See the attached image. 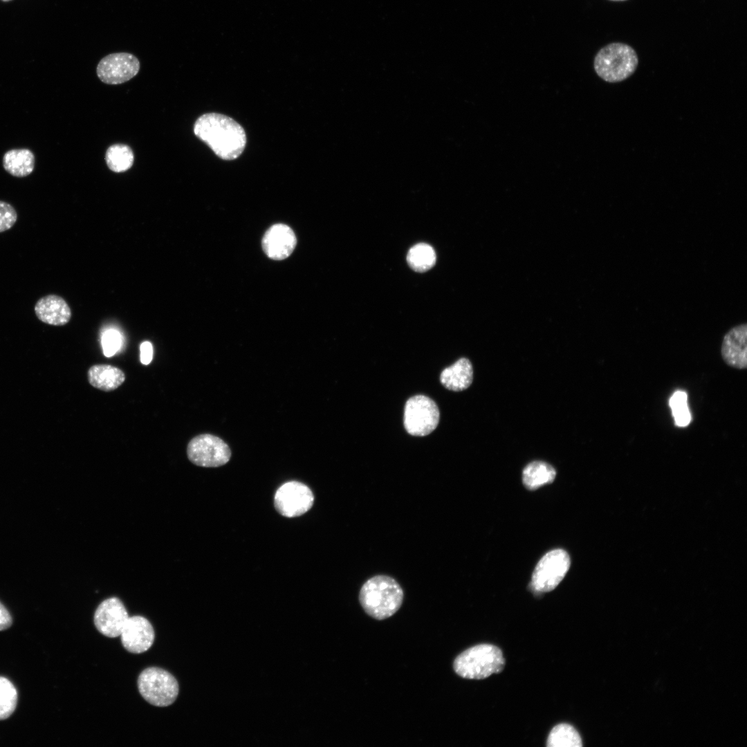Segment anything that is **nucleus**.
I'll use <instances>...</instances> for the list:
<instances>
[{
    "label": "nucleus",
    "instance_id": "nucleus-1",
    "mask_svg": "<svg viewBox=\"0 0 747 747\" xmlns=\"http://www.w3.org/2000/svg\"><path fill=\"white\" fill-rule=\"evenodd\" d=\"M194 133L223 160L238 158L246 144L243 128L232 118L217 113L199 116L194 124Z\"/></svg>",
    "mask_w": 747,
    "mask_h": 747
},
{
    "label": "nucleus",
    "instance_id": "nucleus-2",
    "mask_svg": "<svg viewBox=\"0 0 747 747\" xmlns=\"http://www.w3.org/2000/svg\"><path fill=\"white\" fill-rule=\"evenodd\" d=\"M359 601L364 611L376 620H384L398 611L403 601V591L393 578L375 575L362 586Z\"/></svg>",
    "mask_w": 747,
    "mask_h": 747
},
{
    "label": "nucleus",
    "instance_id": "nucleus-3",
    "mask_svg": "<svg viewBox=\"0 0 747 747\" xmlns=\"http://www.w3.org/2000/svg\"><path fill=\"white\" fill-rule=\"evenodd\" d=\"M505 665L501 650L490 644H480L459 654L453 664L454 672L468 679H483L501 672Z\"/></svg>",
    "mask_w": 747,
    "mask_h": 747
},
{
    "label": "nucleus",
    "instance_id": "nucleus-4",
    "mask_svg": "<svg viewBox=\"0 0 747 747\" xmlns=\"http://www.w3.org/2000/svg\"><path fill=\"white\" fill-rule=\"evenodd\" d=\"M638 58L635 50L622 43H611L601 48L593 61L596 74L609 83L622 82L636 71Z\"/></svg>",
    "mask_w": 747,
    "mask_h": 747
},
{
    "label": "nucleus",
    "instance_id": "nucleus-5",
    "mask_svg": "<svg viewBox=\"0 0 747 747\" xmlns=\"http://www.w3.org/2000/svg\"><path fill=\"white\" fill-rule=\"evenodd\" d=\"M138 688L145 700L158 707L172 705L179 690L176 678L165 670L157 667L146 668L140 674Z\"/></svg>",
    "mask_w": 747,
    "mask_h": 747
},
{
    "label": "nucleus",
    "instance_id": "nucleus-6",
    "mask_svg": "<svg viewBox=\"0 0 747 747\" xmlns=\"http://www.w3.org/2000/svg\"><path fill=\"white\" fill-rule=\"evenodd\" d=\"M436 403L427 396L416 395L407 400L404 411V426L412 436H424L433 432L439 421Z\"/></svg>",
    "mask_w": 747,
    "mask_h": 747
},
{
    "label": "nucleus",
    "instance_id": "nucleus-7",
    "mask_svg": "<svg viewBox=\"0 0 747 747\" xmlns=\"http://www.w3.org/2000/svg\"><path fill=\"white\" fill-rule=\"evenodd\" d=\"M570 563L569 555L564 550L555 549L548 552L534 569L531 589L538 593L553 590L564 578Z\"/></svg>",
    "mask_w": 747,
    "mask_h": 747
},
{
    "label": "nucleus",
    "instance_id": "nucleus-8",
    "mask_svg": "<svg viewBox=\"0 0 747 747\" xmlns=\"http://www.w3.org/2000/svg\"><path fill=\"white\" fill-rule=\"evenodd\" d=\"M187 456L196 465L215 468L228 463L231 452L228 445L219 437L202 434L190 441L187 446Z\"/></svg>",
    "mask_w": 747,
    "mask_h": 747
},
{
    "label": "nucleus",
    "instance_id": "nucleus-9",
    "mask_svg": "<svg viewBox=\"0 0 747 747\" xmlns=\"http://www.w3.org/2000/svg\"><path fill=\"white\" fill-rule=\"evenodd\" d=\"M314 496L311 490L298 481H289L281 486L275 492L274 505L277 511L286 517H295L308 511L313 506Z\"/></svg>",
    "mask_w": 747,
    "mask_h": 747
},
{
    "label": "nucleus",
    "instance_id": "nucleus-10",
    "mask_svg": "<svg viewBox=\"0 0 747 747\" xmlns=\"http://www.w3.org/2000/svg\"><path fill=\"white\" fill-rule=\"evenodd\" d=\"M139 70L140 61L135 55L120 52L109 54L101 59L96 73L105 84H120L132 79Z\"/></svg>",
    "mask_w": 747,
    "mask_h": 747
},
{
    "label": "nucleus",
    "instance_id": "nucleus-11",
    "mask_svg": "<svg viewBox=\"0 0 747 747\" xmlns=\"http://www.w3.org/2000/svg\"><path fill=\"white\" fill-rule=\"evenodd\" d=\"M122 602L117 597L103 600L94 614V624L102 635L109 638L120 636L129 618Z\"/></svg>",
    "mask_w": 747,
    "mask_h": 747
},
{
    "label": "nucleus",
    "instance_id": "nucleus-12",
    "mask_svg": "<svg viewBox=\"0 0 747 747\" xmlns=\"http://www.w3.org/2000/svg\"><path fill=\"white\" fill-rule=\"evenodd\" d=\"M126 650L133 654L147 651L153 645L155 633L150 622L143 616L129 617L120 634Z\"/></svg>",
    "mask_w": 747,
    "mask_h": 747
},
{
    "label": "nucleus",
    "instance_id": "nucleus-13",
    "mask_svg": "<svg viewBox=\"0 0 747 747\" xmlns=\"http://www.w3.org/2000/svg\"><path fill=\"white\" fill-rule=\"evenodd\" d=\"M296 243L293 230L282 223L270 227L261 241L262 248L266 255L275 260L287 258L294 250Z\"/></svg>",
    "mask_w": 747,
    "mask_h": 747
},
{
    "label": "nucleus",
    "instance_id": "nucleus-14",
    "mask_svg": "<svg viewBox=\"0 0 747 747\" xmlns=\"http://www.w3.org/2000/svg\"><path fill=\"white\" fill-rule=\"evenodd\" d=\"M721 357L730 367L743 369L747 367V325L741 324L732 327L724 335Z\"/></svg>",
    "mask_w": 747,
    "mask_h": 747
},
{
    "label": "nucleus",
    "instance_id": "nucleus-15",
    "mask_svg": "<svg viewBox=\"0 0 747 747\" xmlns=\"http://www.w3.org/2000/svg\"><path fill=\"white\" fill-rule=\"evenodd\" d=\"M34 311L41 322L53 326L66 324L72 315L71 308L64 299L54 294L39 298Z\"/></svg>",
    "mask_w": 747,
    "mask_h": 747
},
{
    "label": "nucleus",
    "instance_id": "nucleus-16",
    "mask_svg": "<svg viewBox=\"0 0 747 747\" xmlns=\"http://www.w3.org/2000/svg\"><path fill=\"white\" fill-rule=\"evenodd\" d=\"M473 380V369L470 361L460 358L454 364L443 369L440 375L441 384L448 389L460 391L467 389Z\"/></svg>",
    "mask_w": 747,
    "mask_h": 747
},
{
    "label": "nucleus",
    "instance_id": "nucleus-17",
    "mask_svg": "<svg viewBox=\"0 0 747 747\" xmlns=\"http://www.w3.org/2000/svg\"><path fill=\"white\" fill-rule=\"evenodd\" d=\"M88 381L93 387L104 391L118 388L125 380L124 371L110 365H94L87 372Z\"/></svg>",
    "mask_w": 747,
    "mask_h": 747
},
{
    "label": "nucleus",
    "instance_id": "nucleus-18",
    "mask_svg": "<svg viewBox=\"0 0 747 747\" xmlns=\"http://www.w3.org/2000/svg\"><path fill=\"white\" fill-rule=\"evenodd\" d=\"M35 158L28 149H12L3 156V167L10 175L25 177L30 175L35 168Z\"/></svg>",
    "mask_w": 747,
    "mask_h": 747
},
{
    "label": "nucleus",
    "instance_id": "nucleus-19",
    "mask_svg": "<svg viewBox=\"0 0 747 747\" xmlns=\"http://www.w3.org/2000/svg\"><path fill=\"white\" fill-rule=\"evenodd\" d=\"M556 471L550 464L540 461L528 464L522 472V481L525 487L535 490L553 481Z\"/></svg>",
    "mask_w": 747,
    "mask_h": 747
},
{
    "label": "nucleus",
    "instance_id": "nucleus-20",
    "mask_svg": "<svg viewBox=\"0 0 747 747\" xmlns=\"http://www.w3.org/2000/svg\"><path fill=\"white\" fill-rule=\"evenodd\" d=\"M134 155L131 147L124 144H114L107 150L105 160L108 167L114 172H123L131 167Z\"/></svg>",
    "mask_w": 747,
    "mask_h": 747
},
{
    "label": "nucleus",
    "instance_id": "nucleus-21",
    "mask_svg": "<svg viewBox=\"0 0 747 747\" xmlns=\"http://www.w3.org/2000/svg\"><path fill=\"white\" fill-rule=\"evenodd\" d=\"M548 747H580L582 739L578 731L571 725L561 723L555 726L547 739Z\"/></svg>",
    "mask_w": 747,
    "mask_h": 747
},
{
    "label": "nucleus",
    "instance_id": "nucleus-22",
    "mask_svg": "<svg viewBox=\"0 0 747 747\" xmlns=\"http://www.w3.org/2000/svg\"><path fill=\"white\" fill-rule=\"evenodd\" d=\"M407 261L414 270L425 272L434 265L436 253L431 246L427 243H418L408 251Z\"/></svg>",
    "mask_w": 747,
    "mask_h": 747
},
{
    "label": "nucleus",
    "instance_id": "nucleus-23",
    "mask_svg": "<svg viewBox=\"0 0 747 747\" xmlns=\"http://www.w3.org/2000/svg\"><path fill=\"white\" fill-rule=\"evenodd\" d=\"M17 702V692L6 678L0 676V720L8 718L15 711Z\"/></svg>",
    "mask_w": 747,
    "mask_h": 747
},
{
    "label": "nucleus",
    "instance_id": "nucleus-24",
    "mask_svg": "<svg viewBox=\"0 0 747 747\" xmlns=\"http://www.w3.org/2000/svg\"><path fill=\"white\" fill-rule=\"evenodd\" d=\"M687 400V394L685 391H676L669 400L675 424L679 427H685L691 421Z\"/></svg>",
    "mask_w": 747,
    "mask_h": 747
},
{
    "label": "nucleus",
    "instance_id": "nucleus-25",
    "mask_svg": "<svg viewBox=\"0 0 747 747\" xmlns=\"http://www.w3.org/2000/svg\"><path fill=\"white\" fill-rule=\"evenodd\" d=\"M17 220V213L10 203L0 201V232L10 230Z\"/></svg>",
    "mask_w": 747,
    "mask_h": 747
},
{
    "label": "nucleus",
    "instance_id": "nucleus-26",
    "mask_svg": "<svg viewBox=\"0 0 747 747\" xmlns=\"http://www.w3.org/2000/svg\"><path fill=\"white\" fill-rule=\"evenodd\" d=\"M102 345L106 357L113 356L121 346L120 334L113 329L106 331L102 338Z\"/></svg>",
    "mask_w": 747,
    "mask_h": 747
},
{
    "label": "nucleus",
    "instance_id": "nucleus-27",
    "mask_svg": "<svg viewBox=\"0 0 747 747\" xmlns=\"http://www.w3.org/2000/svg\"><path fill=\"white\" fill-rule=\"evenodd\" d=\"M140 362L145 365H149L153 356V348L151 342H144L140 344Z\"/></svg>",
    "mask_w": 747,
    "mask_h": 747
},
{
    "label": "nucleus",
    "instance_id": "nucleus-28",
    "mask_svg": "<svg viewBox=\"0 0 747 747\" xmlns=\"http://www.w3.org/2000/svg\"><path fill=\"white\" fill-rule=\"evenodd\" d=\"M11 625L12 618L8 611L0 602V631L8 629Z\"/></svg>",
    "mask_w": 747,
    "mask_h": 747
},
{
    "label": "nucleus",
    "instance_id": "nucleus-29",
    "mask_svg": "<svg viewBox=\"0 0 747 747\" xmlns=\"http://www.w3.org/2000/svg\"><path fill=\"white\" fill-rule=\"evenodd\" d=\"M610 1H625V0H610Z\"/></svg>",
    "mask_w": 747,
    "mask_h": 747
},
{
    "label": "nucleus",
    "instance_id": "nucleus-30",
    "mask_svg": "<svg viewBox=\"0 0 747 747\" xmlns=\"http://www.w3.org/2000/svg\"><path fill=\"white\" fill-rule=\"evenodd\" d=\"M1 1H10V0H1Z\"/></svg>",
    "mask_w": 747,
    "mask_h": 747
}]
</instances>
